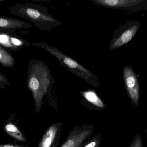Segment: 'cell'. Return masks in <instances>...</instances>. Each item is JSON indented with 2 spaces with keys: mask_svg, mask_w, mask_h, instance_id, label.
Here are the masks:
<instances>
[{
  "mask_svg": "<svg viewBox=\"0 0 147 147\" xmlns=\"http://www.w3.org/2000/svg\"><path fill=\"white\" fill-rule=\"evenodd\" d=\"M55 83L50 68L44 61L38 59L29 61L27 87L32 94L37 113L40 110L43 98L48 94Z\"/></svg>",
  "mask_w": 147,
  "mask_h": 147,
  "instance_id": "1",
  "label": "cell"
},
{
  "mask_svg": "<svg viewBox=\"0 0 147 147\" xmlns=\"http://www.w3.org/2000/svg\"><path fill=\"white\" fill-rule=\"evenodd\" d=\"M12 14L28 20L43 31H50L61 25L60 21L49 14L48 8L34 3H16L9 7Z\"/></svg>",
  "mask_w": 147,
  "mask_h": 147,
  "instance_id": "2",
  "label": "cell"
},
{
  "mask_svg": "<svg viewBox=\"0 0 147 147\" xmlns=\"http://www.w3.org/2000/svg\"><path fill=\"white\" fill-rule=\"evenodd\" d=\"M32 45L40 47L50 53L57 59L61 66L65 67L74 75L95 87L99 86V79L97 76L80 64L78 61L64 53L58 48L45 42H32Z\"/></svg>",
  "mask_w": 147,
  "mask_h": 147,
  "instance_id": "3",
  "label": "cell"
},
{
  "mask_svg": "<svg viewBox=\"0 0 147 147\" xmlns=\"http://www.w3.org/2000/svg\"><path fill=\"white\" fill-rule=\"evenodd\" d=\"M140 23L137 21L123 24L117 29L110 43L111 50L118 49L131 41L138 32Z\"/></svg>",
  "mask_w": 147,
  "mask_h": 147,
  "instance_id": "4",
  "label": "cell"
},
{
  "mask_svg": "<svg viewBox=\"0 0 147 147\" xmlns=\"http://www.w3.org/2000/svg\"><path fill=\"white\" fill-rule=\"evenodd\" d=\"M125 88L132 103L136 107L140 104V89L139 79L132 66L126 65L123 69Z\"/></svg>",
  "mask_w": 147,
  "mask_h": 147,
  "instance_id": "5",
  "label": "cell"
},
{
  "mask_svg": "<svg viewBox=\"0 0 147 147\" xmlns=\"http://www.w3.org/2000/svg\"><path fill=\"white\" fill-rule=\"evenodd\" d=\"M32 26L30 23L19 19L0 16V33L17 35L15 33L16 30L29 28Z\"/></svg>",
  "mask_w": 147,
  "mask_h": 147,
  "instance_id": "6",
  "label": "cell"
},
{
  "mask_svg": "<svg viewBox=\"0 0 147 147\" xmlns=\"http://www.w3.org/2000/svg\"><path fill=\"white\" fill-rule=\"evenodd\" d=\"M0 45L8 51H17L22 48H26L31 45L29 41L17 36L0 33Z\"/></svg>",
  "mask_w": 147,
  "mask_h": 147,
  "instance_id": "7",
  "label": "cell"
},
{
  "mask_svg": "<svg viewBox=\"0 0 147 147\" xmlns=\"http://www.w3.org/2000/svg\"><path fill=\"white\" fill-rule=\"evenodd\" d=\"M94 4L104 8H124L143 1L142 0H91Z\"/></svg>",
  "mask_w": 147,
  "mask_h": 147,
  "instance_id": "8",
  "label": "cell"
},
{
  "mask_svg": "<svg viewBox=\"0 0 147 147\" xmlns=\"http://www.w3.org/2000/svg\"><path fill=\"white\" fill-rule=\"evenodd\" d=\"M90 134L89 130L74 132L61 147H79Z\"/></svg>",
  "mask_w": 147,
  "mask_h": 147,
  "instance_id": "9",
  "label": "cell"
},
{
  "mask_svg": "<svg viewBox=\"0 0 147 147\" xmlns=\"http://www.w3.org/2000/svg\"><path fill=\"white\" fill-rule=\"evenodd\" d=\"M57 131L58 126L57 125H51L42 137L39 147H51L56 138Z\"/></svg>",
  "mask_w": 147,
  "mask_h": 147,
  "instance_id": "10",
  "label": "cell"
},
{
  "mask_svg": "<svg viewBox=\"0 0 147 147\" xmlns=\"http://www.w3.org/2000/svg\"><path fill=\"white\" fill-rule=\"evenodd\" d=\"M0 64L5 68H13L16 64L15 60L10 53L0 45Z\"/></svg>",
  "mask_w": 147,
  "mask_h": 147,
  "instance_id": "11",
  "label": "cell"
},
{
  "mask_svg": "<svg viewBox=\"0 0 147 147\" xmlns=\"http://www.w3.org/2000/svg\"><path fill=\"white\" fill-rule=\"evenodd\" d=\"M3 130L7 134L17 140L21 142H26V139L23 134L13 123H7L3 127Z\"/></svg>",
  "mask_w": 147,
  "mask_h": 147,
  "instance_id": "12",
  "label": "cell"
},
{
  "mask_svg": "<svg viewBox=\"0 0 147 147\" xmlns=\"http://www.w3.org/2000/svg\"><path fill=\"white\" fill-rule=\"evenodd\" d=\"M82 94L84 97L91 103L99 108L104 107V104L102 101L93 91H86L82 92Z\"/></svg>",
  "mask_w": 147,
  "mask_h": 147,
  "instance_id": "13",
  "label": "cell"
},
{
  "mask_svg": "<svg viewBox=\"0 0 147 147\" xmlns=\"http://www.w3.org/2000/svg\"><path fill=\"white\" fill-rule=\"evenodd\" d=\"M129 147H144L141 136L138 134L135 135Z\"/></svg>",
  "mask_w": 147,
  "mask_h": 147,
  "instance_id": "14",
  "label": "cell"
},
{
  "mask_svg": "<svg viewBox=\"0 0 147 147\" xmlns=\"http://www.w3.org/2000/svg\"><path fill=\"white\" fill-rule=\"evenodd\" d=\"M10 83L5 75L0 72V89H4L8 87Z\"/></svg>",
  "mask_w": 147,
  "mask_h": 147,
  "instance_id": "15",
  "label": "cell"
},
{
  "mask_svg": "<svg viewBox=\"0 0 147 147\" xmlns=\"http://www.w3.org/2000/svg\"><path fill=\"white\" fill-rule=\"evenodd\" d=\"M0 147H28L27 146H21L17 144L11 143V144H3L0 145Z\"/></svg>",
  "mask_w": 147,
  "mask_h": 147,
  "instance_id": "16",
  "label": "cell"
},
{
  "mask_svg": "<svg viewBox=\"0 0 147 147\" xmlns=\"http://www.w3.org/2000/svg\"><path fill=\"white\" fill-rule=\"evenodd\" d=\"M98 143L99 142L98 140H94L86 145L85 147H96Z\"/></svg>",
  "mask_w": 147,
  "mask_h": 147,
  "instance_id": "17",
  "label": "cell"
},
{
  "mask_svg": "<svg viewBox=\"0 0 147 147\" xmlns=\"http://www.w3.org/2000/svg\"><path fill=\"white\" fill-rule=\"evenodd\" d=\"M146 135L147 136V127L146 128Z\"/></svg>",
  "mask_w": 147,
  "mask_h": 147,
  "instance_id": "18",
  "label": "cell"
}]
</instances>
